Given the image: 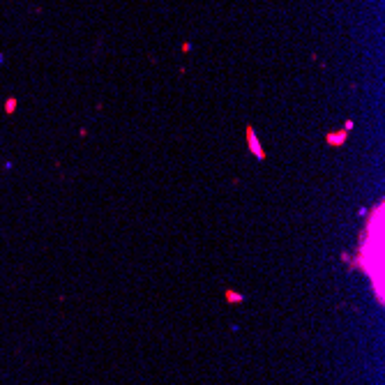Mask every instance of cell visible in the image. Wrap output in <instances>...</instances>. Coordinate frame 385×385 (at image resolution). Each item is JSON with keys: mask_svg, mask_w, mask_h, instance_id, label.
Instances as JSON below:
<instances>
[{"mask_svg": "<svg viewBox=\"0 0 385 385\" xmlns=\"http://www.w3.org/2000/svg\"><path fill=\"white\" fill-rule=\"evenodd\" d=\"M247 141H249V148H251V152H254V157H256L259 162H263V159H265V152H263V148L259 145L256 132L251 130V127H247Z\"/></svg>", "mask_w": 385, "mask_h": 385, "instance_id": "obj_1", "label": "cell"}, {"mask_svg": "<svg viewBox=\"0 0 385 385\" xmlns=\"http://www.w3.org/2000/svg\"><path fill=\"white\" fill-rule=\"evenodd\" d=\"M346 141V132H341V134H330L328 136V143H332V145H341Z\"/></svg>", "mask_w": 385, "mask_h": 385, "instance_id": "obj_2", "label": "cell"}, {"mask_svg": "<svg viewBox=\"0 0 385 385\" xmlns=\"http://www.w3.org/2000/svg\"><path fill=\"white\" fill-rule=\"evenodd\" d=\"M191 49H194V44H191V42H185V44H182V51H185V53H189Z\"/></svg>", "mask_w": 385, "mask_h": 385, "instance_id": "obj_3", "label": "cell"}, {"mask_svg": "<svg viewBox=\"0 0 385 385\" xmlns=\"http://www.w3.org/2000/svg\"><path fill=\"white\" fill-rule=\"evenodd\" d=\"M353 130V120H346V125H344V132H350Z\"/></svg>", "mask_w": 385, "mask_h": 385, "instance_id": "obj_4", "label": "cell"}, {"mask_svg": "<svg viewBox=\"0 0 385 385\" xmlns=\"http://www.w3.org/2000/svg\"><path fill=\"white\" fill-rule=\"evenodd\" d=\"M3 62H5V55H3V53H0V65H3Z\"/></svg>", "mask_w": 385, "mask_h": 385, "instance_id": "obj_5", "label": "cell"}]
</instances>
